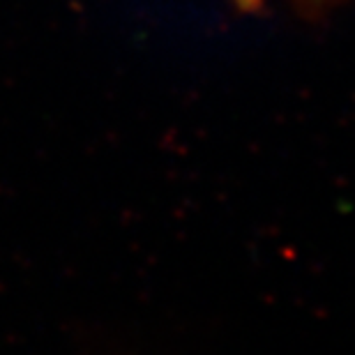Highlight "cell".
<instances>
[{
    "instance_id": "obj_1",
    "label": "cell",
    "mask_w": 355,
    "mask_h": 355,
    "mask_svg": "<svg viewBox=\"0 0 355 355\" xmlns=\"http://www.w3.org/2000/svg\"><path fill=\"white\" fill-rule=\"evenodd\" d=\"M252 3H257V0H252Z\"/></svg>"
}]
</instances>
